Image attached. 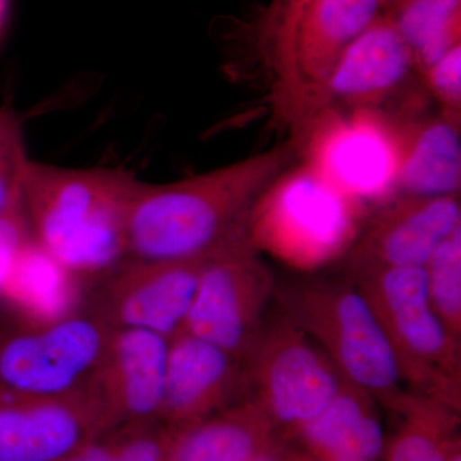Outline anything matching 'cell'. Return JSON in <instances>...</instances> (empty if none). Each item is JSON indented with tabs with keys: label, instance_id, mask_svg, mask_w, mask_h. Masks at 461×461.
Returning <instances> with one entry per match:
<instances>
[{
	"label": "cell",
	"instance_id": "obj_31",
	"mask_svg": "<svg viewBox=\"0 0 461 461\" xmlns=\"http://www.w3.org/2000/svg\"><path fill=\"white\" fill-rule=\"evenodd\" d=\"M442 461H461V438L460 433L451 439L446 448L444 460Z\"/></svg>",
	"mask_w": 461,
	"mask_h": 461
},
{
	"label": "cell",
	"instance_id": "obj_3",
	"mask_svg": "<svg viewBox=\"0 0 461 461\" xmlns=\"http://www.w3.org/2000/svg\"><path fill=\"white\" fill-rule=\"evenodd\" d=\"M280 314L332 360L346 381L393 411L406 393L386 333L353 280L296 278L276 285Z\"/></svg>",
	"mask_w": 461,
	"mask_h": 461
},
{
	"label": "cell",
	"instance_id": "obj_19",
	"mask_svg": "<svg viewBox=\"0 0 461 461\" xmlns=\"http://www.w3.org/2000/svg\"><path fill=\"white\" fill-rule=\"evenodd\" d=\"M282 437L254 397L177 430L167 461H250Z\"/></svg>",
	"mask_w": 461,
	"mask_h": 461
},
{
	"label": "cell",
	"instance_id": "obj_17",
	"mask_svg": "<svg viewBox=\"0 0 461 461\" xmlns=\"http://www.w3.org/2000/svg\"><path fill=\"white\" fill-rule=\"evenodd\" d=\"M377 403L344 378L330 405L290 439L313 461H377L386 445Z\"/></svg>",
	"mask_w": 461,
	"mask_h": 461
},
{
	"label": "cell",
	"instance_id": "obj_11",
	"mask_svg": "<svg viewBox=\"0 0 461 461\" xmlns=\"http://www.w3.org/2000/svg\"><path fill=\"white\" fill-rule=\"evenodd\" d=\"M169 339L149 330L112 329L102 359L85 384L107 432L123 424L159 420Z\"/></svg>",
	"mask_w": 461,
	"mask_h": 461
},
{
	"label": "cell",
	"instance_id": "obj_33",
	"mask_svg": "<svg viewBox=\"0 0 461 461\" xmlns=\"http://www.w3.org/2000/svg\"><path fill=\"white\" fill-rule=\"evenodd\" d=\"M403 0H391L390 5H388L387 11L384 12V14H387V12L393 11V8L397 7V5H402Z\"/></svg>",
	"mask_w": 461,
	"mask_h": 461
},
{
	"label": "cell",
	"instance_id": "obj_5",
	"mask_svg": "<svg viewBox=\"0 0 461 461\" xmlns=\"http://www.w3.org/2000/svg\"><path fill=\"white\" fill-rule=\"evenodd\" d=\"M353 281L386 333L403 384L460 412L461 339L430 305L426 269H363Z\"/></svg>",
	"mask_w": 461,
	"mask_h": 461
},
{
	"label": "cell",
	"instance_id": "obj_18",
	"mask_svg": "<svg viewBox=\"0 0 461 461\" xmlns=\"http://www.w3.org/2000/svg\"><path fill=\"white\" fill-rule=\"evenodd\" d=\"M396 122L402 142L396 196L459 195L460 124L441 113L402 114Z\"/></svg>",
	"mask_w": 461,
	"mask_h": 461
},
{
	"label": "cell",
	"instance_id": "obj_20",
	"mask_svg": "<svg viewBox=\"0 0 461 461\" xmlns=\"http://www.w3.org/2000/svg\"><path fill=\"white\" fill-rule=\"evenodd\" d=\"M77 281L35 239L21 249L0 294L32 324H47L75 313Z\"/></svg>",
	"mask_w": 461,
	"mask_h": 461
},
{
	"label": "cell",
	"instance_id": "obj_1",
	"mask_svg": "<svg viewBox=\"0 0 461 461\" xmlns=\"http://www.w3.org/2000/svg\"><path fill=\"white\" fill-rule=\"evenodd\" d=\"M294 151L286 142L185 180L140 182L127 221V259L206 257L247 235L251 208Z\"/></svg>",
	"mask_w": 461,
	"mask_h": 461
},
{
	"label": "cell",
	"instance_id": "obj_6",
	"mask_svg": "<svg viewBox=\"0 0 461 461\" xmlns=\"http://www.w3.org/2000/svg\"><path fill=\"white\" fill-rule=\"evenodd\" d=\"M294 147L336 189L364 208L397 194L399 127L379 109H321L299 124Z\"/></svg>",
	"mask_w": 461,
	"mask_h": 461
},
{
	"label": "cell",
	"instance_id": "obj_14",
	"mask_svg": "<svg viewBox=\"0 0 461 461\" xmlns=\"http://www.w3.org/2000/svg\"><path fill=\"white\" fill-rule=\"evenodd\" d=\"M461 226L459 195H399L382 206L350 249V271L424 268L436 248Z\"/></svg>",
	"mask_w": 461,
	"mask_h": 461
},
{
	"label": "cell",
	"instance_id": "obj_16",
	"mask_svg": "<svg viewBox=\"0 0 461 461\" xmlns=\"http://www.w3.org/2000/svg\"><path fill=\"white\" fill-rule=\"evenodd\" d=\"M384 12V0H314L300 26L296 41L300 115L326 83L346 48Z\"/></svg>",
	"mask_w": 461,
	"mask_h": 461
},
{
	"label": "cell",
	"instance_id": "obj_34",
	"mask_svg": "<svg viewBox=\"0 0 461 461\" xmlns=\"http://www.w3.org/2000/svg\"><path fill=\"white\" fill-rule=\"evenodd\" d=\"M391 0H384V12L387 11L388 5H390Z\"/></svg>",
	"mask_w": 461,
	"mask_h": 461
},
{
	"label": "cell",
	"instance_id": "obj_9",
	"mask_svg": "<svg viewBox=\"0 0 461 461\" xmlns=\"http://www.w3.org/2000/svg\"><path fill=\"white\" fill-rule=\"evenodd\" d=\"M275 273L248 236L217 249L206 259L184 330L242 363L275 297Z\"/></svg>",
	"mask_w": 461,
	"mask_h": 461
},
{
	"label": "cell",
	"instance_id": "obj_28",
	"mask_svg": "<svg viewBox=\"0 0 461 461\" xmlns=\"http://www.w3.org/2000/svg\"><path fill=\"white\" fill-rule=\"evenodd\" d=\"M33 238L25 200L21 198L0 215V291L21 249Z\"/></svg>",
	"mask_w": 461,
	"mask_h": 461
},
{
	"label": "cell",
	"instance_id": "obj_21",
	"mask_svg": "<svg viewBox=\"0 0 461 461\" xmlns=\"http://www.w3.org/2000/svg\"><path fill=\"white\" fill-rule=\"evenodd\" d=\"M393 412L400 421L384 445V461H442L451 439L459 435V411L411 391Z\"/></svg>",
	"mask_w": 461,
	"mask_h": 461
},
{
	"label": "cell",
	"instance_id": "obj_10",
	"mask_svg": "<svg viewBox=\"0 0 461 461\" xmlns=\"http://www.w3.org/2000/svg\"><path fill=\"white\" fill-rule=\"evenodd\" d=\"M209 256L124 260L104 276L90 309L112 329L149 330L171 339L184 330Z\"/></svg>",
	"mask_w": 461,
	"mask_h": 461
},
{
	"label": "cell",
	"instance_id": "obj_2",
	"mask_svg": "<svg viewBox=\"0 0 461 461\" xmlns=\"http://www.w3.org/2000/svg\"><path fill=\"white\" fill-rule=\"evenodd\" d=\"M140 182L113 168L27 162L23 200L33 239L76 277H104L127 260V221Z\"/></svg>",
	"mask_w": 461,
	"mask_h": 461
},
{
	"label": "cell",
	"instance_id": "obj_23",
	"mask_svg": "<svg viewBox=\"0 0 461 461\" xmlns=\"http://www.w3.org/2000/svg\"><path fill=\"white\" fill-rule=\"evenodd\" d=\"M387 14L411 48L420 76L461 44V0H403Z\"/></svg>",
	"mask_w": 461,
	"mask_h": 461
},
{
	"label": "cell",
	"instance_id": "obj_25",
	"mask_svg": "<svg viewBox=\"0 0 461 461\" xmlns=\"http://www.w3.org/2000/svg\"><path fill=\"white\" fill-rule=\"evenodd\" d=\"M177 430L160 420L115 427L103 435L120 461H167Z\"/></svg>",
	"mask_w": 461,
	"mask_h": 461
},
{
	"label": "cell",
	"instance_id": "obj_30",
	"mask_svg": "<svg viewBox=\"0 0 461 461\" xmlns=\"http://www.w3.org/2000/svg\"><path fill=\"white\" fill-rule=\"evenodd\" d=\"M62 461H120L103 436L76 450Z\"/></svg>",
	"mask_w": 461,
	"mask_h": 461
},
{
	"label": "cell",
	"instance_id": "obj_12",
	"mask_svg": "<svg viewBox=\"0 0 461 461\" xmlns=\"http://www.w3.org/2000/svg\"><path fill=\"white\" fill-rule=\"evenodd\" d=\"M107 433L87 391L62 396L0 395V461H62Z\"/></svg>",
	"mask_w": 461,
	"mask_h": 461
},
{
	"label": "cell",
	"instance_id": "obj_13",
	"mask_svg": "<svg viewBox=\"0 0 461 461\" xmlns=\"http://www.w3.org/2000/svg\"><path fill=\"white\" fill-rule=\"evenodd\" d=\"M414 71L417 69L411 48L393 17L379 14L346 48L296 124L321 109H378L405 86Z\"/></svg>",
	"mask_w": 461,
	"mask_h": 461
},
{
	"label": "cell",
	"instance_id": "obj_24",
	"mask_svg": "<svg viewBox=\"0 0 461 461\" xmlns=\"http://www.w3.org/2000/svg\"><path fill=\"white\" fill-rule=\"evenodd\" d=\"M424 269L430 305L446 329L461 339V226L436 248Z\"/></svg>",
	"mask_w": 461,
	"mask_h": 461
},
{
	"label": "cell",
	"instance_id": "obj_27",
	"mask_svg": "<svg viewBox=\"0 0 461 461\" xmlns=\"http://www.w3.org/2000/svg\"><path fill=\"white\" fill-rule=\"evenodd\" d=\"M426 89L438 103L441 113L447 120L461 121V44L446 53L438 62L420 76Z\"/></svg>",
	"mask_w": 461,
	"mask_h": 461
},
{
	"label": "cell",
	"instance_id": "obj_4",
	"mask_svg": "<svg viewBox=\"0 0 461 461\" xmlns=\"http://www.w3.org/2000/svg\"><path fill=\"white\" fill-rule=\"evenodd\" d=\"M366 208L336 189L313 167L286 169L251 208V247L299 271H314L350 250Z\"/></svg>",
	"mask_w": 461,
	"mask_h": 461
},
{
	"label": "cell",
	"instance_id": "obj_26",
	"mask_svg": "<svg viewBox=\"0 0 461 461\" xmlns=\"http://www.w3.org/2000/svg\"><path fill=\"white\" fill-rule=\"evenodd\" d=\"M27 162L20 117L11 108L0 107V215L23 198Z\"/></svg>",
	"mask_w": 461,
	"mask_h": 461
},
{
	"label": "cell",
	"instance_id": "obj_8",
	"mask_svg": "<svg viewBox=\"0 0 461 461\" xmlns=\"http://www.w3.org/2000/svg\"><path fill=\"white\" fill-rule=\"evenodd\" d=\"M112 327L95 312L47 324L0 329V395L62 396L83 390Z\"/></svg>",
	"mask_w": 461,
	"mask_h": 461
},
{
	"label": "cell",
	"instance_id": "obj_15",
	"mask_svg": "<svg viewBox=\"0 0 461 461\" xmlns=\"http://www.w3.org/2000/svg\"><path fill=\"white\" fill-rule=\"evenodd\" d=\"M250 396L238 357L181 330L169 339L159 420L180 430Z\"/></svg>",
	"mask_w": 461,
	"mask_h": 461
},
{
	"label": "cell",
	"instance_id": "obj_29",
	"mask_svg": "<svg viewBox=\"0 0 461 461\" xmlns=\"http://www.w3.org/2000/svg\"><path fill=\"white\" fill-rule=\"evenodd\" d=\"M250 461H313L294 439L280 437L277 441Z\"/></svg>",
	"mask_w": 461,
	"mask_h": 461
},
{
	"label": "cell",
	"instance_id": "obj_32",
	"mask_svg": "<svg viewBox=\"0 0 461 461\" xmlns=\"http://www.w3.org/2000/svg\"><path fill=\"white\" fill-rule=\"evenodd\" d=\"M5 5H7V0H0V27H2L3 20H5Z\"/></svg>",
	"mask_w": 461,
	"mask_h": 461
},
{
	"label": "cell",
	"instance_id": "obj_22",
	"mask_svg": "<svg viewBox=\"0 0 461 461\" xmlns=\"http://www.w3.org/2000/svg\"><path fill=\"white\" fill-rule=\"evenodd\" d=\"M314 0H272L257 23V41L275 76V96L282 113L293 117L299 102L296 41Z\"/></svg>",
	"mask_w": 461,
	"mask_h": 461
},
{
	"label": "cell",
	"instance_id": "obj_7",
	"mask_svg": "<svg viewBox=\"0 0 461 461\" xmlns=\"http://www.w3.org/2000/svg\"><path fill=\"white\" fill-rule=\"evenodd\" d=\"M242 366L250 396L286 438L320 415L344 382L332 360L282 314L264 321Z\"/></svg>",
	"mask_w": 461,
	"mask_h": 461
}]
</instances>
